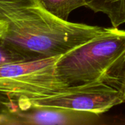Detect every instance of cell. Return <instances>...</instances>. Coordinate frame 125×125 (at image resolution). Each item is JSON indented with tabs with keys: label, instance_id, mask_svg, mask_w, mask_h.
Listing matches in <instances>:
<instances>
[{
	"label": "cell",
	"instance_id": "obj_1",
	"mask_svg": "<svg viewBox=\"0 0 125 125\" xmlns=\"http://www.w3.org/2000/svg\"><path fill=\"white\" fill-rule=\"evenodd\" d=\"M4 42L31 59L63 56L110 28L62 20L40 0H0Z\"/></svg>",
	"mask_w": 125,
	"mask_h": 125
},
{
	"label": "cell",
	"instance_id": "obj_2",
	"mask_svg": "<svg viewBox=\"0 0 125 125\" xmlns=\"http://www.w3.org/2000/svg\"><path fill=\"white\" fill-rule=\"evenodd\" d=\"M125 56V30L112 27L61 56L57 72L67 85L99 79L114 71Z\"/></svg>",
	"mask_w": 125,
	"mask_h": 125
},
{
	"label": "cell",
	"instance_id": "obj_3",
	"mask_svg": "<svg viewBox=\"0 0 125 125\" xmlns=\"http://www.w3.org/2000/svg\"><path fill=\"white\" fill-rule=\"evenodd\" d=\"M61 56L0 65V92L18 102L20 110L29 108L33 100L61 92L69 86L57 72Z\"/></svg>",
	"mask_w": 125,
	"mask_h": 125
},
{
	"label": "cell",
	"instance_id": "obj_4",
	"mask_svg": "<svg viewBox=\"0 0 125 125\" xmlns=\"http://www.w3.org/2000/svg\"><path fill=\"white\" fill-rule=\"evenodd\" d=\"M116 69L99 79L69 86L53 96L33 100L30 103L31 107H61L90 111L101 115L125 103Z\"/></svg>",
	"mask_w": 125,
	"mask_h": 125
},
{
	"label": "cell",
	"instance_id": "obj_5",
	"mask_svg": "<svg viewBox=\"0 0 125 125\" xmlns=\"http://www.w3.org/2000/svg\"><path fill=\"white\" fill-rule=\"evenodd\" d=\"M100 114L53 106H31L12 112L0 119L4 125H93L99 124Z\"/></svg>",
	"mask_w": 125,
	"mask_h": 125
},
{
	"label": "cell",
	"instance_id": "obj_6",
	"mask_svg": "<svg viewBox=\"0 0 125 125\" xmlns=\"http://www.w3.org/2000/svg\"><path fill=\"white\" fill-rule=\"evenodd\" d=\"M86 7L106 15L113 27L118 28L125 23V0H88Z\"/></svg>",
	"mask_w": 125,
	"mask_h": 125
},
{
	"label": "cell",
	"instance_id": "obj_7",
	"mask_svg": "<svg viewBox=\"0 0 125 125\" xmlns=\"http://www.w3.org/2000/svg\"><path fill=\"white\" fill-rule=\"evenodd\" d=\"M44 7L55 16L68 21L71 12L81 7H86L88 0H40Z\"/></svg>",
	"mask_w": 125,
	"mask_h": 125
},
{
	"label": "cell",
	"instance_id": "obj_8",
	"mask_svg": "<svg viewBox=\"0 0 125 125\" xmlns=\"http://www.w3.org/2000/svg\"><path fill=\"white\" fill-rule=\"evenodd\" d=\"M19 110L18 102L10 96L0 92V119L9 114Z\"/></svg>",
	"mask_w": 125,
	"mask_h": 125
},
{
	"label": "cell",
	"instance_id": "obj_9",
	"mask_svg": "<svg viewBox=\"0 0 125 125\" xmlns=\"http://www.w3.org/2000/svg\"><path fill=\"white\" fill-rule=\"evenodd\" d=\"M116 73L119 79V88L123 92L125 103V56L123 61L119 65L116 70Z\"/></svg>",
	"mask_w": 125,
	"mask_h": 125
},
{
	"label": "cell",
	"instance_id": "obj_10",
	"mask_svg": "<svg viewBox=\"0 0 125 125\" xmlns=\"http://www.w3.org/2000/svg\"><path fill=\"white\" fill-rule=\"evenodd\" d=\"M5 30H6V23L3 21L0 20V42H2L4 40L3 37Z\"/></svg>",
	"mask_w": 125,
	"mask_h": 125
}]
</instances>
